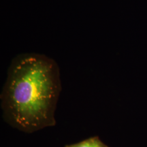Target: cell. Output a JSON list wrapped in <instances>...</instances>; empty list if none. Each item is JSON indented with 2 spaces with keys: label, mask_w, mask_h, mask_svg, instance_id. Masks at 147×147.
I'll use <instances>...</instances> for the list:
<instances>
[{
  "label": "cell",
  "mask_w": 147,
  "mask_h": 147,
  "mask_svg": "<svg viewBox=\"0 0 147 147\" xmlns=\"http://www.w3.org/2000/svg\"><path fill=\"white\" fill-rule=\"evenodd\" d=\"M60 89L59 69L44 55H18L8 69L3 96L14 123L25 129L46 125Z\"/></svg>",
  "instance_id": "1"
},
{
  "label": "cell",
  "mask_w": 147,
  "mask_h": 147,
  "mask_svg": "<svg viewBox=\"0 0 147 147\" xmlns=\"http://www.w3.org/2000/svg\"><path fill=\"white\" fill-rule=\"evenodd\" d=\"M69 147H106L100 142V141L97 140V139H89L87 140L83 141V142L78 143V144L72 145V146Z\"/></svg>",
  "instance_id": "2"
}]
</instances>
